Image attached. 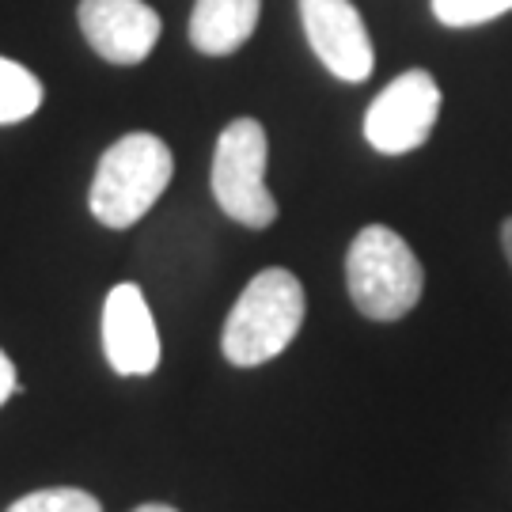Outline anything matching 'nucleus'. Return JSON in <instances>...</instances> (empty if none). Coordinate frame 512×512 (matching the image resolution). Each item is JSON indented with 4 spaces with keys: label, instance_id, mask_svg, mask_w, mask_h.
<instances>
[{
    "label": "nucleus",
    "instance_id": "6",
    "mask_svg": "<svg viewBox=\"0 0 512 512\" xmlns=\"http://www.w3.org/2000/svg\"><path fill=\"white\" fill-rule=\"evenodd\" d=\"M300 23L315 57L346 84H361L376 69L372 38L349 0H300Z\"/></svg>",
    "mask_w": 512,
    "mask_h": 512
},
{
    "label": "nucleus",
    "instance_id": "15",
    "mask_svg": "<svg viewBox=\"0 0 512 512\" xmlns=\"http://www.w3.org/2000/svg\"><path fill=\"white\" fill-rule=\"evenodd\" d=\"M133 512H179V509H171V505H141V509Z\"/></svg>",
    "mask_w": 512,
    "mask_h": 512
},
{
    "label": "nucleus",
    "instance_id": "5",
    "mask_svg": "<svg viewBox=\"0 0 512 512\" xmlns=\"http://www.w3.org/2000/svg\"><path fill=\"white\" fill-rule=\"evenodd\" d=\"M440 114V88L433 73L410 69L395 76L365 110V141L384 156H406L429 141Z\"/></svg>",
    "mask_w": 512,
    "mask_h": 512
},
{
    "label": "nucleus",
    "instance_id": "14",
    "mask_svg": "<svg viewBox=\"0 0 512 512\" xmlns=\"http://www.w3.org/2000/svg\"><path fill=\"white\" fill-rule=\"evenodd\" d=\"M501 247H505V258H509V266H512V217L501 224Z\"/></svg>",
    "mask_w": 512,
    "mask_h": 512
},
{
    "label": "nucleus",
    "instance_id": "8",
    "mask_svg": "<svg viewBox=\"0 0 512 512\" xmlns=\"http://www.w3.org/2000/svg\"><path fill=\"white\" fill-rule=\"evenodd\" d=\"M76 16L88 46L110 65H141L160 38V16L145 0H80Z\"/></svg>",
    "mask_w": 512,
    "mask_h": 512
},
{
    "label": "nucleus",
    "instance_id": "11",
    "mask_svg": "<svg viewBox=\"0 0 512 512\" xmlns=\"http://www.w3.org/2000/svg\"><path fill=\"white\" fill-rule=\"evenodd\" d=\"M8 512H103V505L88 490L57 486V490H35V494L19 497L8 505Z\"/></svg>",
    "mask_w": 512,
    "mask_h": 512
},
{
    "label": "nucleus",
    "instance_id": "13",
    "mask_svg": "<svg viewBox=\"0 0 512 512\" xmlns=\"http://www.w3.org/2000/svg\"><path fill=\"white\" fill-rule=\"evenodd\" d=\"M16 395V365L8 361V353L0 349V406Z\"/></svg>",
    "mask_w": 512,
    "mask_h": 512
},
{
    "label": "nucleus",
    "instance_id": "7",
    "mask_svg": "<svg viewBox=\"0 0 512 512\" xmlns=\"http://www.w3.org/2000/svg\"><path fill=\"white\" fill-rule=\"evenodd\" d=\"M103 349L118 376H152L160 365V334L141 285H114L103 304Z\"/></svg>",
    "mask_w": 512,
    "mask_h": 512
},
{
    "label": "nucleus",
    "instance_id": "2",
    "mask_svg": "<svg viewBox=\"0 0 512 512\" xmlns=\"http://www.w3.org/2000/svg\"><path fill=\"white\" fill-rule=\"evenodd\" d=\"M346 285L349 300L361 315L376 323H395L418 308L425 270L395 228L368 224L349 243Z\"/></svg>",
    "mask_w": 512,
    "mask_h": 512
},
{
    "label": "nucleus",
    "instance_id": "3",
    "mask_svg": "<svg viewBox=\"0 0 512 512\" xmlns=\"http://www.w3.org/2000/svg\"><path fill=\"white\" fill-rule=\"evenodd\" d=\"M171 148L156 133H126L103 152L95 167L88 205L99 224L129 228L145 217L171 183Z\"/></svg>",
    "mask_w": 512,
    "mask_h": 512
},
{
    "label": "nucleus",
    "instance_id": "10",
    "mask_svg": "<svg viewBox=\"0 0 512 512\" xmlns=\"http://www.w3.org/2000/svg\"><path fill=\"white\" fill-rule=\"evenodd\" d=\"M42 107V80L31 69L0 57V126H16Z\"/></svg>",
    "mask_w": 512,
    "mask_h": 512
},
{
    "label": "nucleus",
    "instance_id": "12",
    "mask_svg": "<svg viewBox=\"0 0 512 512\" xmlns=\"http://www.w3.org/2000/svg\"><path fill=\"white\" fill-rule=\"evenodd\" d=\"M512 12V0H433V16L444 27H478Z\"/></svg>",
    "mask_w": 512,
    "mask_h": 512
},
{
    "label": "nucleus",
    "instance_id": "4",
    "mask_svg": "<svg viewBox=\"0 0 512 512\" xmlns=\"http://www.w3.org/2000/svg\"><path fill=\"white\" fill-rule=\"evenodd\" d=\"M270 141L255 118L228 122L213 152V198L243 228H270L277 220V202L266 186Z\"/></svg>",
    "mask_w": 512,
    "mask_h": 512
},
{
    "label": "nucleus",
    "instance_id": "9",
    "mask_svg": "<svg viewBox=\"0 0 512 512\" xmlns=\"http://www.w3.org/2000/svg\"><path fill=\"white\" fill-rule=\"evenodd\" d=\"M262 0H194L190 12V42L205 57L236 54L255 35Z\"/></svg>",
    "mask_w": 512,
    "mask_h": 512
},
{
    "label": "nucleus",
    "instance_id": "1",
    "mask_svg": "<svg viewBox=\"0 0 512 512\" xmlns=\"http://www.w3.org/2000/svg\"><path fill=\"white\" fill-rule=\"evenodd\" d=\"M304 311H308L304 285L293 270L285 266L258 270L228 311V323L220 334L224 357L239 368L274 361L277 353L293 346V338L304 327Z\"/></svg>",
    "mask_w": 512,
    "mask_h": 512
}]
</instances>
